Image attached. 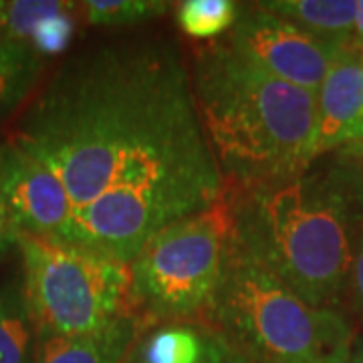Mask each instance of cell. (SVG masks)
Listing matches in <instances>:
<instances>
[{
	"label": "cell",
	"instance_id": "1",
	"mask_svg": "<svg viewBox=\"0 0 363 363\" xmlns=\"http://www.w3.org/2000/svg\"><path fill=\"white\" fill-rule=\"evenodd\" d=\"M13 140L63 182L73 206L69 245L125 264L169 222L228 194L190 69L160 37L113 40L67 59Z\"/></svg>",
	"mask_w": 363,
	"mask_h": 363
},
{
	"label": "cell",
	"instance_id": "2",
	"mask_svg": "<svg viewBox=\"0 0 363 363\" xmlns=\"http://www.w3.org/2000/svg\"><path fill=\"white\" fill-rule=\"evenodd\" d=\"M234 240L313 307L341 309L363 228V145L295 178L228 194Z\"/></svg>",
	"mask_w": 363,
	"mask_h": 363
},
{
	"label": "cell",
	"instance_id": "3",
	"mask_svg": "<svg viewBox=\"0 0 363 363\" xmlns=\"http://www.w3.org/2000/svg\"><path fill=\"white\" fill-rule=\"evenodd\" d=\"M196 107L234 190L295 178L317 157V97L277 79L224 39L196 49Z\"/></svg>",
	"mask_w": 363,
	"mask_h": 363
},
{
	"label": "cell",
	"instance_id": "4",
	"mask_svg": "<svg viewBox=\"0 0 363 363\" xmlns=\"http://www.w3.org/2000/svg\"><path fill=\"white\" fill-rule=\"evenodd\" d=\"M206 323L248 363H350L357 337L343 309L309 305L236 240Z\"/></svg>",
	"mask_w": 363,
	"mask_h": 363
},
{
	"label": "cell",
	"instance_id": "5",
	"mask_svg": "<svg viewBox=\"0 0 363 363\" xmlns=\"http://www.w3.org/2000/svg\"><path fill=\"white\" fill-rule=\"evenodd\" d=\"M234 248L228 194L156 233L130 262L131 309L143 325L206 321Z\"/></svg>",
	"mask_w": 363,
	"mask_h": 363
},
{
	"label": "cell",
	"instance_id": "6",
	"mask_svg": "<svg viewBox=\"0 0 363 363\" xmlns=\"http://www.w3.org/2000/svg\"><path fill=\"white\" fill-rule=\"evenodd\" d=\"M16 250L37 333L85 335L133 315L130 264L30 234H18Z\"/></svg>",
	"mask_w": 363,
	"mask_h": 363
},
{
	"label": "cell",
	"instance_id": "7",
	"mask_svg": "<svg viewBox=\"0 0 363 363\" xmlns=\"http://www.w3.org/2000/svg\"><path fill=\"white\" fill-rule=\"evenodd\" d=\"M224 40L281 81L313 91L321 87L329 69L345 45L313 37L303 28L255 4H240Z\"/></svg>",
	"mask_w": 363,
	"mask_h": 363
},
{
	"label": "cell",
	"instance_id": "8",
	"mask_svg": "<svg viewBox=\"0 0 363 363\" xmlns=\"http://www.w3.org/2000/svg\"><path fill=\"white\" fill-rule=\"evenodd\" d=\"M0 160L18 233L69 242L73 206L59 176L13 138L0 143Z\"/></svg>",
	"mask_w": 363,
	"mask_h": 363
},
{
	"label": "cell",
	"instance_id": "9",
	"mask_svg": "<svg viewBox=\"0 0 363 363\" xmlns=\"http://www.w3.org/2000/svg\"><path fill=\"white\" fill-rule=\"evenodd\" d=\"M317 97V157L345 145H363V49L347 43L323 79Z\"/></svg>",
	"mask_w": 363,
	"mask_h": 363
},
{
	"label": "cell",
	"instance_id": "10",
	"mask_svg": "<svg viewBox=\"0 0 363 363\" xmlns=\"http://www.w3.org/2000/svg\"><path fill=\"white\" fill-rule=\"evenodd\" d=\"M123 363H248L206 321L143 325Z\"/></svg>",
	"mask_w": 363,
	"mask_h": 363
},
{
	"label": "cell",
	"instance_id": "11",
	"mask_svg": "<svg viewBox=\"0 0 363 363\" xmlns=\"http://www.w3.org/2000/svg\"><path fill=\"white\" fill-rule=\"evenodd\" d=\"M142 329L135 315H125L85 335L37 333V363H123Z\"/></svg>",
	"mask_w": 363,
	"mask_h": 363
},
{
	"label": "cell",
	"instance_id": "12",
	"mask_svg": "<svg viewBox=\"0 0 363 363\" xmlns=\"http://www.w3.org/2000/svg\"><path fill=\"white\" fill-rule=\"evenodd\" d=\"M260 6L313 37L337 45L353 39L357 0H267Z\"/></svg>",
	"mask_w": 363,
	"mask_h": 363
},
{
	"label": "cell",
	"instance_id": "13",
	"mask_svg": "<svg viewBox=\"0 0 363 363\" xmlns=\"http://www.w3.org/2000/svg\"><path fill=\"white\" fill-rule=\"evenodd\" d=\"M37 325L23 279L0 283V363H37Z\"/></svg>",
	"mask_w": 363,
	"mask_h": 363
},
{
	"label": "cell",
	"instance_id": "14",
	"mask_svg": "<svg viewBox=\"0 0 363 363\" xmlns=\"http://www.w3.org/2000/svg\"><path fill=\"white\" fill-rule=\"evenodd\" d=\"M45 63L28 45L0 35V117L13 113L30 97Z\"/></svg>",
	"mask_w": 363,
	"mask_h": 363
},
{
	"label": "cell",
	"instance_id": "15",
	"mask_svg": "<svg viewBox=\"0 0 363 363\" xmlns=\"http://www.w3.org/2000/svg\"><path fill=\"white\" fill-rule=\"evenodd\" d=\"M240 4L234 0H184L176 6V23L190 39H220L238 16Z\"/></svg>",
	"mask_w": 363,
	"mask_h": 363
},
{
	"label": "cell",
	"instance_id": "16",
	"mask_svg": "<svg viewBox=\"0 0 363 363\" xmlns=\"http://www.w3.org/2000/svg\"><path fill=\"white\" fill-rule=\"evenodd\" d=\"M172 6V2L162 0H87L79 2L77 11L87 25L117 28L154 21Z\"/></svg>",
	"mask_w": 363,
	"mask_h": 363
},
{
	"label": "cell",
	"instance_id": "17",
	"mask_svg": "<svg viewBox=\"0 0 363 363\" xmlns=\"http://www.w3.org/2000/svg\"><path fill=\"white\" fill-rule=\"evenodd\" d=\"M73 2L61 0H11L0 2V35L9 39L21 40L30 47L35 30L45 21L65 13ZM33 49V47H30Z\"/></svg>",
	"mask_w": 363,
	"mask_h": 363
},
{
	"label": "cell",
	"instance_id": "18",
	"mask_svg": "<svg viewBox=\"0 0 363 363\" xmlns=\"http://www.w3.org/2000/svg\"><path fill=\"white\" fill-rule=\"evenodd\" d=\"M18 226L14 222L13 210L9 204V196L4 188V176H2V160H0V259L11 250L16 248L18 242Z\"/></svg>",
	"mask_w": 363,
	"mask_h": 363
},
{
	"label": "cell",
	"instance_id": "19",
	"mask_svg": "<svg viewBox=\"0 0 363 363\" xmlns=\"http://www.w3.org/2000/svg\"><path fill=\"white\" fill-rule=\"evenodd\" d=\"M351 307L355 311V317L359 319L363 327V228L359 242H357V252H355V260H353V269H351L350 279V297Z\"/></svg>",
	"mask_w": 363,
	"mask_h": 363
},
{
	"label": "cell",
	"instance_id": "20",
	"mask_svg": "<svg viewBox=\"0 0 363 363\" xmlns=\"http://www.w3.org/2000/svg\"><path fill=\"white\" fill-rule=\"evenodd\" d=\"M351 43L363 49V0H357V16H355V30Z\"/></svg>",
	"mask_w": 363,
	"mask_h": 363
},
{
	"label": "cell",
	"instance_id": "21",
	"mask_svg": "<svg viewBox=\"0 0 363 363\" xmlns=\"http://www.w3.org/2000/svg\"><path fill=\"white\" fill-rule=\"evenodd\" d=\"M350 363H363V333L355 337L353 350H351V362Z\"/></svg>",
	"mask_w": 363,
	"mask_h": 363
}]
</instances>
